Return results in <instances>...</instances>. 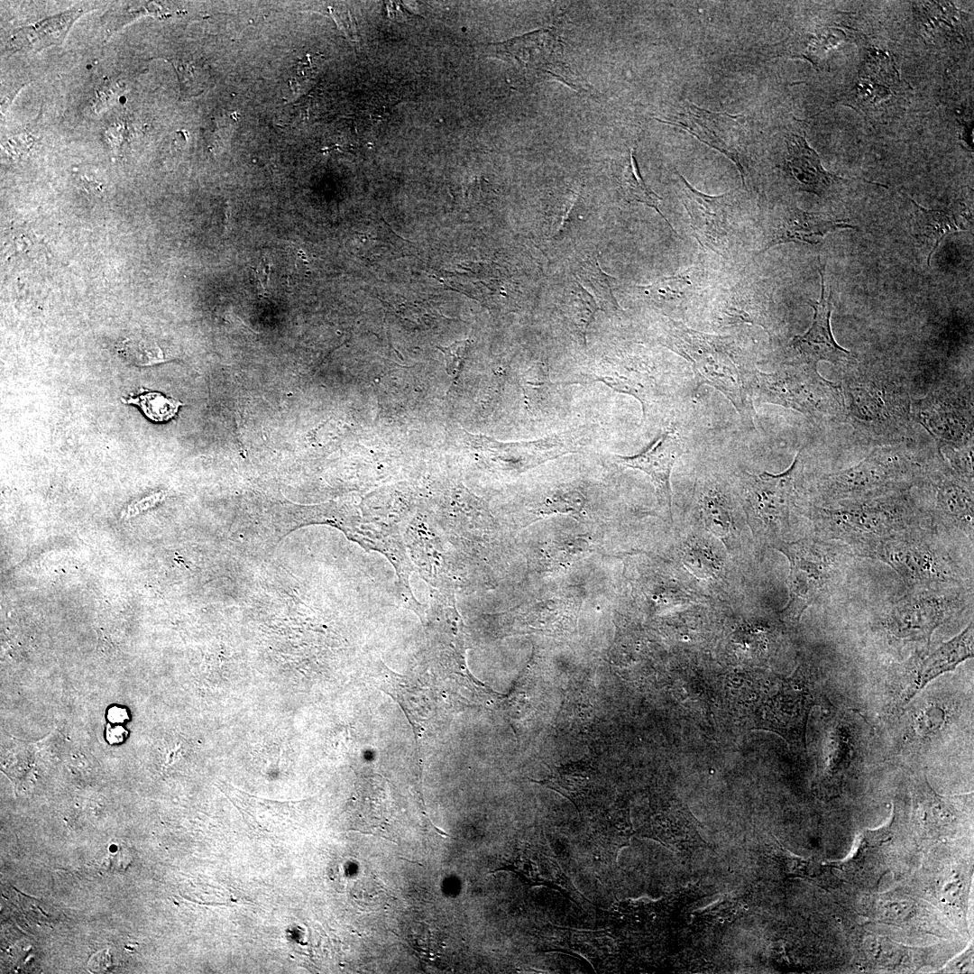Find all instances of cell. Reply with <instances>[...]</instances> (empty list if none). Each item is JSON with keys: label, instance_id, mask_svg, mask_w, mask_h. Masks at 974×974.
<instances>
[{"label": "cell", "instance_id": "obj_10", "mask_svg": "<svg viewBox=\"0 0 974 974\" xmlns=\"http://www.w3.org/2000/svg\"><path fill=\"white\" fill-rule=\"evenodd\" d=\"M887 608L884 624L896 639L930 646L933 633L965 605L964 585L909 589Z\"/></svg>", "mask_w": 974, "mask_h": 974}, {"label": "cell", "instance_id": "obj_47", "mask_svg": "<svg viewBox=\"0 0 974 974\" xmlns=\"http://www.w3.org/2000/svg\"><path fill=\"white\" fill-rule=\"evenodd\" d=\"M107 718L112 723H121L128 719V713L124 708L114 706L108 710Z\"/></svg>", "mask_w": 974, "mask_h": 974}, {"label": "cell", "instance_id": "obj_38", "mask_svg": "<svg viewBox=\"0 0 974 974\" xmlns=\"http://www.w3.org/2000/svg\"><path fill=\"white\" fill-rule=\"evenodd\" d=\"M577 290H572L570 299L565 304V312L568 319L583 335L584 342L588 326L593 319L599 307L594 299L577 282Z\"/></svg>", "mask_w": 974, "mask_h": 974}, {"label": "cell", "instance_id": "obj_25", "mask_svg": "<svg viewBox=\"0 0 974 974\" xmlns=\"http://www.w3.org/2000/svg\"><path fill=\"white\" fill-rule=\"evenodd\" d=\"M852 743L848 726L832 718L823 728L818 745L814 789L824 800L841 794L851 761Z\"/></svg>", "mask_w": 974, "mask_h": 974}, {"label": "cell", "instance_id": "obj_24", "mask_svg": "<svg viewBox=\"0 0 974 974\" xmlns=\"http://www.w3.org/2000/svg\"><path fill=\"white\" fill-rule=\"evenodd\" d=\"M685 449V444L680 433L669 430L661 434L647 449L638 455H612L611 459L620 467L642 471L651 478L658 503L666 510L672 521L670 476L674 464Z\"/></svg>", "mask_w": 974, "mask_h": 974}, {"label": "cell", "instance_id": "obj_6", "mask_svg": "<svg viewBox=\"0 0 974 974\" xmlns=\"http://www.w3.org/2000/svg\"><path fill=\"white\" fill-rule=\"evenodd\" d=\"M931 525L914 528L865 545L852 555L893 568L909 589L964 585V574Z\"/></svg>", "mask_w": 974, "mask_h": 974}, {"label": "cell", "instance_id": "obj_9", "mask_svg": "<svg viewBox=\"0 0 974 974\" xmlns=\"http://www.w3.org/2000/svg\"><path fill=\"white\" fill-rule=\"evenodd\" d=\"M801 450L791 465L779 473L758 474L742 471L737 476V495L755 540L773 548L785 540L792 510L797 505L796 478Z\"/></svg>", "mask_w": 974, "mask_h": 974}, {"label": "cell", "instance_id": "obj_33", "mask_svg": "<svg viewBox=\"0 0 974 974\" xmlns=\"http://www.w3.org/2000/svg\"><path fill=\"white\" fill-rule=\"evenodd\" d=\"M577 282L594 299L599 308L604 311H617L620 306L611 290L609 276L604 273L598 262H588L577 272Z\"/></svg>", "mask_w": 974, "mask_h": 974}, {"label": "cell", "instance_id": "obj_12", "mask_svg": "<svg viewBox=\"0 0 974 974\" xmlns=\"http://www.w3.org/2000/svg\"><path fill=\"white\" fill-rule=\"evenodd\" d=\"M595 426L580 427L530 441L502 443L482 435L465 433L474 453L504 469L522 473L564 455L578 453L593 439Z\"/></svg>", "mask_w": 974, "mask_h": 974}, {"label": "cell", "instance_id": "obj_37", "mask_svg": "<svg viewBox=\"0 0 974 974\" xmlns=\"http://www.w3.org/2000/svg\"><path fill=\"white\" fill-rule=\"evenodd\" d=\"M126 404L141 408L145 416L155 422H164L173 418L182 403L158 391L142 390L135 397L123 400Z\"/></svg>", "mask_w": 974, "mask_h": 974}, {"label": "cell", "instance_id": "obj_36", "mask_svg": "<svg viewBox=\"0 0 974 974\" xmlns=\"http://www.w3.org/2000/svg\"><path fill=\"white\" fill-rule=\"evenodd\" d=\"M526 405L529 411L540 409L551 393L554 383L550 380L548 368L543 363L531 366L521 379Z\"/></svg>", "mask_w": 974, "mask_h": 974}, {"label": "cell", "instance_id": "obj_29", "mask_svg": "<svg viewBox=\"0 0 974 974\" xmlns=\"http://www.w3.org/2000/svg\"><path fill=\"white\" fill-rule=\"evenodd\" d=\"M87 10L84 6L74 8L17 28L10 36L7 46L15 51H38L51 45H60L73 23Z\"/></svg>", "mask_w": 974, "mask_h": 974}, {"label": "cell", "instance_id": "obj_4", "mask_svg": "<svg viewBox=\"0 0 974 974\" xmlns=\"http://www.w3.org/2000/svg\"><path fill=\"white\" fill-rule=\"evenodd\" d=\"M804 678L800 667L790 677L748 674L733 681V708L750 729L775 732L792 749L805 752L806 726L815 699Z\"/></svg>", "mask_w": 974, "mask_h": 974}, {"label": "cell", "instance_id": "obj_11", "mask_svg": "<svg viewBox=\"0 0 974 974\" xmlns=\"http://www.w3.org/2000/svg\"><path fill=\"white\" fill-rule=\"evenodd\" d=\"M657 120L687 131L726 155L738 167L745 186L752 168V133L744 116L713 113L687 101L674 113Z\"/></svg>", "mask_w": 974, "mask_h": 974}, {"label": "cell", "instance_id": "obj_20", "mask_svg": "<svg viewBox=\"0 0 974 974\" xmlns=\"http://www.w3.org/2000/svg\"><path fill=\"white\" fill-rule=\"evenodd\" d=\"M905 89L892 57L874 51H869L861 64L848 96L854 108L868 116L884 117L887 110L898 103Z\"/></svg>", "mask_w": 974, "mask_h": 974}, {"label": "cell", "instance_id": "obj_46", "mask_svg": "<svg viewBox=\"0 0 974 974\" xmlns=\"http://www.w3.org/2000/svg\"><path fill=\"white\" fill-rule=\"evenodd\" d=\"M126 736L127 731L124 727L120 725L111 724H108L106 726V740L111 744L120 743L124 741Z\"/></svg>", "mask_w": 974, "mask_h": 974}, {"label": "cell", "instance_id": "obj_21", "mask_svg": "<svg viewBox=\"0 0 974 974\" xmlns=\"http://www.w3.org/2000/svg\"><path fill=\"white\" fill-rule=\"evenodd\" d=\"M496 52L530 70L540 71L574 87V73L563 60V45L552 29H542L492 44Z\"/></svg>", "mask_w": 974, "mask_h": 974}, {"label": "cell", "instance_id": "obj_42", "mask_svg": "<svg viewBox=\"0 0 974 974\" xmlns=\"http://www.w3.org/2000/svg\"><path fill=\"white\" fill-rule=\"evenodd\" d=\"M157 7L158 5L154 3L133 2L114 8L106 14L108 33L117 31L121 26L139 16L160 12L161 9Z\"/></svg>", "mask_w": 974, "mask_h": 974}, {"label": "cell", "instance_id": "obj_18", "mask_svg": "<svg viewBox=\"0 0 974 974\" xmlns=\"http://www.w3.org/2000/svg\"><path fill=\"white\" fill-rule=\"evenodd\" d=\"M899 813L894 809L890 822L877 830L865 831L855 851L847 859L832 862L846 881L864 888L876 887L888 873L895 861L896 832L899 828Z\"/></svg>", "mask_w": 974, "mask_h": 974}, {"label": "cell", "instance_id": "obj_31", "mask_svg": "<svg viewBox=\"0 0 974 974\" xmlns=\"http://www.w3.org/2000/svg\"><path fill=\"white\" fill-rule=\"evenodd\" d=\"M911 201L914 205V234L930 243V252L927 256L929 265L932 253L940 242L946 235L962 230V228L958 225L953 216L940 210L923 208L914 200L911 199Z\"/></svg>", "mask_w": 974, "mask_h": 974}, {"label": "cell", "instance_id": "obj_5", "mask_svg": "<svg viewBox=\"0 0 974 974\" xmlns=\"http://www.w3.org/2000/svg\"><path fill=\"white\" fill-rule=\"evenodd\" d=\"M906 446H877L857 464L821 476L815 482L811 502L827 503L923 486L933 455L924 459Z\"/></svg>", "mask_w": 974, "mask_h": 974}, {"label": "cell", "instance_id": "obj_35", "mask_svg": "<svg viewBox=\"0 0 974 974\" xmlns=\"http://www.w3.org/2000/svg\"><path fill=\"white\" fill-rule=\"evenodd\" d=\"M844 34L840 30H822L815 34H800L789 43L794 56H801L816 65L825 52L838 43Z\"/></svg>", "mask_w": 974, "mask_h": 974}, {"label": "cell", "instance_id": "obj_23", "mask_svg": "<svg viewBox=\"0 0 974 974\" xmlns=\"http://www.w3.org/2000/svg\"><path fill=\"white\" fill-rule=\"evenodd\" d=\"M963 799L941 795L925 775L917 777L912 795V818L920 837L934 841L954 836L966 816L960 808Z\"/></svg>", "mask_w": 974, "mask_h": 974}, {"label": "cell", "instance_id": "obj_27", "mask_svg": "<svg viewBox=\"0 0 974 974\" xmlns=\"http://www.w3.org/2000/svg\"><path fill=\"white\" fill-rule=\"evenodd\" d=\"M703 275L696 268H690L673 276L637 286L639 295L652 306L666 313L687 308L703 289Z\"/></svg>", "mask_w": 974, "mask_h": 974}, {"label": "cell", "instance_id": "obj_13", "mask_svg": "<svg viewBox=\"0 0 974 974\" xmlns=\"http://www.w3.org/2000/svg\"><path fill=\"white\" fill-rule=\"evenodd\" d=\"M913 421L935 439L939 448L973 444V404L969 389L942 384L923 398L912 399Z\"/></svg>", "mask_w": 974, "mask_h": 974}, {"label": "cell", "instance_id": "obj_7", "mask_svg": "<svg viewBox=\"0 0 974 974\" xmlns=\"http://www.w3.org/2000/svg\"><path fill=\"white\" fill-rule=\"evenodd\" d=\"M773 548L789 563L788 600L780 611V619L786 624L795 625L807 608L841 582L848 556L852 554L846 546L818 537L785 539Z\"/></svg>", "mask_w": 974, "mask_h": 974}, {"label": "cell", "instance_id": "obj_39", "mask_svg": "<svg viewBox=\"0 0 974 974\" xmlns=\"http://www.w3.org/2000/svg\"><path fill=\"white\" fill-rule=\"evenodd\" d=\"M862 946L868 960H871L878 965H896L901 962L905 955L904 948L899 944H896L878 936H866L863 939Z\"/></svg>", "mask_w": 974, "mask_h": 974}, {"label": "cell", "instance_id": "obj_17", "mask_svg": "<svg viewBox=\"0 0 974 974\" xmlns=\"http://www.w3.org/2000/svg\"><path fill=\"white\" fill-rule=\"evenodd\" d=\"M822 278V293L818 301L809 300L814 315L810 328L803 335H795L781 354V364H812L825 361L836 366L846 367L855 361L851 353L837 344L831 328L833 309L832 291L826 295L823 269L819 271Z\"/></svg>", "mask_w": 974, "mask_h": 974}, {"label": "cell", "instance_id": "obj_3", "mask_svg": "<svg viewBox=\"0 0 974 974\" xmlns=\"http://www.w3.org/2000/svg\"><path fill=\"white\" fill-rule=\"evenodd\" d=\"M912 490L876 496L810 502L805 515L813 523L816 537L841 543L852 551L927 523L929 516L915 501Z\"/></svg>", "mask_w": 974, "mask_h": 974}, {"label": "cell", "instance_id": "obj_19", "mask_svg": "<svg viewBox=\"0 0 974 974\" xmlns=\"http://www.w3.org/2000/svg\"><path fill=\"white\" fill-rule=\"evenodd\" d=\"M767 297L752 271H740L721 286L712 299L711 317L716 326L740 324L769 329Z\"/></svg>", "mask_w": 974, "mask_h": 974}, {"label": "cell", "instance_id": "obj_22", "mask_svg": "<svg viewBox=\"0 0 974 974\" xmlns=\"http://www.w3.org/2000/svg\"><path fill=\"white\" fill-rule=\"evenodd\" d=\"M585 376L589 381H601L615 391L636 398L641 404L643 421L649 418L666 395L653 369L634 358L602 363Z\"/></svg>", "mask_w": 974, "mask_h": 974}, {"label": "cell", "instance_id": "obj_43", "mask_svg": "<svg viewBox=\"0 0 974 974\" xmlns=\"http://www.w3.org/2000/svg\"><path fill=\"white\" fill-rule=\"evenodd\" d=\"M471 343L468 339L455 341L448 346H437L446 361V370L453 383H455L462 372Z\"/></svg>", "mask_w": 974, "mask_h": 974}, {"label": "cell", "instance_id": "obj_34", "mask_svg": "<svg viewBox=\"0 0 974 974\" xmlns=\"http://www.w3.org/2000/svg\"><path fill=\"white\" fill-rule=\"evenodd\" d=\"M914 909L913 898L899 893H887L873 897L868 913L882 923H901L913 916Z\"/></svg>", "mask_w": 974, "mask_h": 974}, {"label": "cell", "instance_id": "obj_44", "mask_svg": "<svg viewBox=\"0 0 974 974\" xmlns=\"http://www.w3.org/2000/svg\"><path fill=\"white\" fill-rule=\"evenodd\" d=\"M312 74V69L310 67V61H299L297 64L294 71V76L289 80V87L292 92L299 93L300 89L306 86L307 80L308 81Z\"/></svg>", "mask_w": 974, "mask_h": 974}, {"label": "cell", "instance_id": "obj_1", "mask_svg": "<svg viewBox=\"0 0 974 974\" xmlns=\"http://www.w3.org/2000/svg\"><path fill=\"white\" fill-rule=\"evenodd\" d=\"M657 342L690 363L699 385L720 391L733 405L743 424L755 428L754 387L758 369L730 335L692 329L670 317L661 318Z\"/></svg>", "mask_w": 974, "mask_h": 974}, {"label": "cell", "instance_id": "obj_28", "mask_svg": "<svg viewBox=\"0 0 974 974\" xmlns=\"http://www.w3.org/2000/svg\"><path fill=\"white\" fill-rule=\"evenodd\" d=\"M786 144L788 153L783 168L800 190L822 196L839 179L822 168L818 154L804 137L791 134Z\"/></svg>", "mask_w": 974, "mask_h": 974}, {"label": "cell", "instance_id": "obj_30", "mask_svg": "<svg viewBox=\"0 0 974 974\" xmlns=\"http://www.w3.org/2000/svg\"><path fill=\"white\" fill-rule=\"evenodd\" d=\"M551 773L542 780L535 781L549 787L571 800L576 806L591 790L595 768L586 760L549 767Z\"/></svg>", "mask_w": 974, "mask_h": 974}, {"label": "cell", "instance_id": "obj_26", "mask_svg": "<svg viewBox=\"0 0 974 974\" xmlns=\"http://www.w3.org/2000/svg\"><path fill=\"white\" fill-rule=\"evenodd\" d=\"M848 228L854 229V225L846 220L828 219L797 207H784L772 220L767 240L758 253L790 242L817 244L827 234Z\"/></svg>", "mask_w": 974, "mask_h": 974}, {"label": "cell", "instance_id": "obj_15", "mask_svg": "<svg viewBox=\"0 0 974 974\" xmlns=\"http://www.w3.org/2000/svg\"><path fill=\"white\" fill-rule=\"evenodd\" d=\"M924 487L933 496L927 510L931 526L963 533L973 540V483L957 476L948 467L940 452L933 455Z\"/></svg>", "mask_w": 974, "mask_h": 974}, {"label": "cell", "instance_id": "obj_2", "mask_svg": "<svg viewBox=\"0 0 974 974\" xmlns=\"http://www.w3.org/2000/svg\"><path fill=\"white\" fill-rule=\"evenodd\" d=\"M839 384L845 423L867 444L882 446L907 443L912 429V398L901 374L852 363Z\"/></svg>", "mask_w": 974, "mask_h": 974}, {"label": "cell", "instance_id": "obj_14", "mask_svg": "<svg viewBox=\"0 0 974 974\" xmlns=\"http://www.w3.org/2000/svg\"><path fill=\"white\" fill-rule=\"evenodd\" d=\"M675 190L690 219L694 236L704 249L727 257L732 246L733 192L708 196L694 188L677 171Z\"/></svg>", "mask_w": 974, "mask_h": 974}, {"label": "cell", "instance_id": "obj_16", "mask_svg": "<svg viewBox=\"0 0 974 974\" xmlns=\"http://www.w3.org/2000/svg\"><path fill=\"white\" fill-rule=\"evenodd\" d=\"M974 654V627L971 621L961 632L934 649L926 647L923 651L905 663L898 688L893 700L894 710H903L905 705L932 680L943 673L952 671Z\"/></svg>", "mask_w": 974, "mask_h": 974}, {"label": "cell", "instance_id": "obj_41", "mask_svg": "<svg viewBox=\"0 0 974 974\" xmlns=\"http://www.w3.org/2000/svg\"><path fill=\"white\" fill-rule=\"evenodd\" d=\"M938 451L952 473L973 483V444L962 447H942Z\"/></svg>", "mask_w": 974, "mask_h": 974}, {"label": "cell", "instance_id": "obj_45", "mask_svg": "<svg viewBox=\"0 0 974 974\" xmlns=\"http://www.w3.org/2000/svg\"><path fill=\"white\" fill-rule=\"evenodd\" d=\"M331 14L346 36L350 39H356L355 26L349 11L342 6H337L331 8Z\"/></svg>", "mask_w": 974, "mask_h": 974}, {"label": "cell", "instance_id": "obj_8", "mask_svg": "<svg viewBox=\"0 0 974 974\" xmlns=\"http://www.w3.org/2000/svg\"><path fill=\"white\" fill-rule=\"evenodd\" d=\"M754 399L796 410L815 424L845 423L840 385L823 378L817 365L787 364L773 372L758 370Z\"/></svg>", "mask_w": 974, "mask_h": 974}, {"label": "cell", "instance_id": "obj_32", "mask_svg": "<svg viewBox=\"0 0 974 974\" xmlns=\"http://www.w3.org/2000/svg\"><path fill=\"white\" fill-rule=\"evenodd\" d=\"M620 183L623 194L629 201L643 203L654 208L666 222L670 229L677 234L673 225L659 209V203L662 198L651 190L643 180L633 151L630 152L629 163L622 173Z\"/></svg>", "mask_w": 974, "mask_h": 974}, {"label": "cell", "instance_id": "obj_40", "mask_svg": "<svg viewBox=\"0 0 974 974\" xmlns=\"http://www.w3.org/2000/svg\"><path fill=\"white\" fill-rule=\"evenodd\" d=\"M583 505L584 497L580 492L576 490L557 491L541 502L538 513H579Z\"/></svg>", "mask_w": 974, "mask_h": 974}]
</instances>
